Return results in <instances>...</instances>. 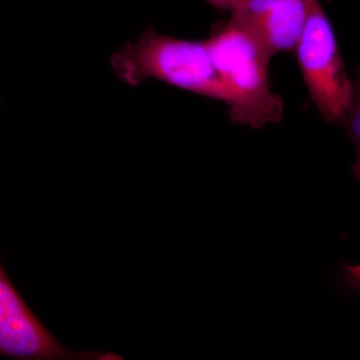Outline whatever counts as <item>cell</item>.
Here are the masks:
<instances>
[{
    "instance_id": "1",
    "label": "cell",
    "mask_w": 360,
    "mask_h": 360,
    "mask_svg": "<svg viewBox=\"0 0 360 360\" xmlns=\"http://www.w3.org/2000/svg\"><path fill=\"white\" fill-rule=\"evenodd\" d=\"M213 68L229 96L232 122L259 129L279 123L283 101L272 91L269 68L272 56L245 27L229 18L205 40Z\"/></svg>"
},
{
    "instance_id": "2",
    "label": "cell",
    "mask_w": 360,
    "mask_h": 360,
    "mask_svg": "<svg viewBox=\"0 0 360 360\" xmlns=\"http://www.w3.org/2000/svg\"><path fill=\"white\" fill-rule=\"evenodd\" d=\"M110 65L118 79L131 86L155 79L229 103L205 40L175 39L148 28L115 52Z\"/></svg>"
},
{
    "instance_id": "3",
    "label": "cell",
    "mask_w": 360,
    "mask_h": 360,
    "mask_svg": "<svg viewBox=\"0 0 360 360\" xmlns=\"http://www.w3.org/2000/svg\"><path fill=\"white\" fill-rule=\"evenodd\" d=\"M295 51L315 108L326 122L345 127L359 105L356 84L348 77L335 30L321 0H312Z\"/></svg>"
},
{
    "instance_id": "4",
    "label": "cell",
    "mask_w": 360,
    "mask_h": 360,
    "mask_svg": "<svg viewBox=\"0 0 360 360\" xmlns=\"http://www.w3.org/2000/svg\"><path fill=\"white\" fill-rule=\"evenodd\" d=\"M0 355L23 360L92 359L73 354L44 328L14 288L0 262Z\"/></svg>"
},
{
    "instance_id": "5",
    "label": "cell",
    "mask_w": 360,
    "mask_h": 360,
    "mask_svg": "<svg viewBox=\"0 0 360 360\" xmlns=\"http://www.w3.org/2000/svg\"><path fill=\"white\" fill-rule=\"evenodd\" d=\"M312 0H246L231 18L255 35L270 56L295 51Z\"/></svg>"
},
{
    "instance_id": "6",
    "label": "cell",
    "mask_w": 360,
    "mask_h": 360,
    "mask_svg": "<svg viewBox=\"0 0 360 360\" xmlns=\"http://www.w3.org/2000/svg\"><path fill=\"white\" fill-rule=\"evenodd\" d=\"M341 283L345 290L352 293L359 292L360 269L359 265H349L343 262L341 270Z\"/></svg>"
},
{
    "instance_id": "7",
    "label": "cell",
    "mask_w": 360,
    "mask_h": 360,
    "mask_svg": "<svg viewBox=\"0 0 360 360\" xmlns=\"http://www.w3.org/2000/svg\"><path fill=\"white\" fill-rule=\"evenodd\" d=\"M206 1L217 8L224 9L231 13L234 9L238 8L246 0H206Z\"/></svg>"
}]
</instances>
